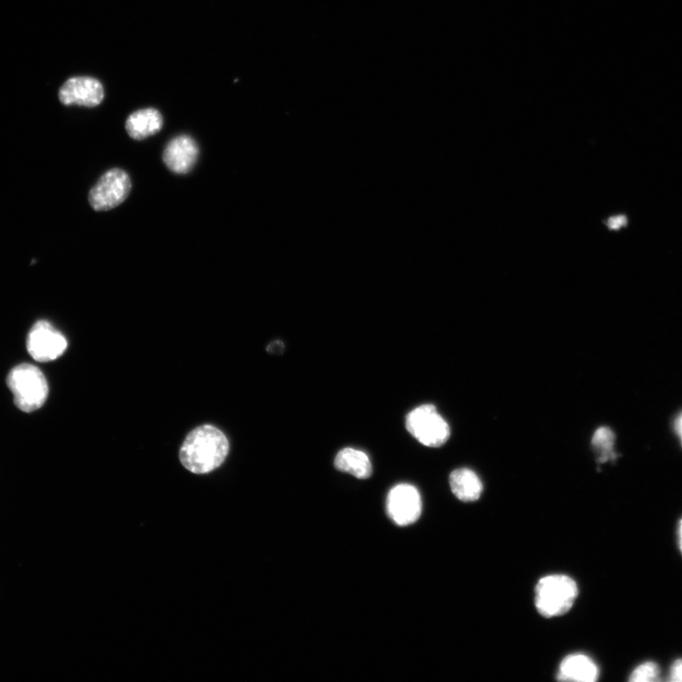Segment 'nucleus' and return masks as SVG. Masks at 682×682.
<instances>
[{"label":"nucleus","mask_w":682,"mask_h":682,"mask_svg":"<svg viewBox=\"0 0 682 682\" xmlns=\"http://www.w3.org/2000/svg\"><path fill=\"white\" fill-rule=\"evenodd\" d=\"M230 451L226 435L214 426L194 429L185 439L180 452L183 466L191 473H211L224 463Z\"/></svg>","instance_id":"obj_1"},{"label":"nucleus","mask_w":682,"mask_h":682,"mask_svg":"<svg viewBox=\"0 0 682 682\" xmlns=\"http://www.w3.org/2000/svg\"><path fill=\"white\" fill-rule=\"evenodd\" d=\"M7 385L13 395L14 405L23 412H33L46 403L49 385L41 369L28 363L11 369Z\"/></svg>","instance_id":"obj_2"},{"label":"nucleus","mask_w":682,"mask_h":682,"mask_svg":"<svg viewBox=\"0 0 682 682\" xmlns=\"http://www.w3.org/2000/svg\"><path fill=\"white\" fill-rule=\"evenodd\" d=\"M535 595L539 613L545 618H555L572 609L578 597V587L567 575H548L538 582Z\"/></svg>","instance_id":"obj_3"},{"label":"nucleus","mask_w":682,"mask_h":682,"mask_svg":"<svg viewBox=\"0 0 682 682\" xmlns=\"http://www.w3.org/2000/svg\"><path fill=\"white\" fill-rule=\"evenodd\" d=\"M406 427L410 434L428 448L442 447L451 436L449 424L432 404L411 410L406 419Z\"/></svg>","instance_id":"obj_4"},{"label":"nucleus","mask_w":682,"mask_h":682,"mask_svg":"<svg viewBox=\"0 0 682 682\" xmlns=\"http://www.w3.org/2000/svg\"><path fill=\"white\" fill-rule=\"evenodd\" d=\"M132 183L128 174L114 168L103 174L88 195L93 209L106 212L121 205L129 196Z\"/></svg>","instance_id":"obj_5"},{"label":"nucleus","mask_w":682,"mask_h":682,"mask_svg":"<svg viewBox=\"0 0 682 682\" xmlns=\"http://www.w3.org/2000/svg\"><path fill=\"white\" fill-rule=\"evenodd\" d=\"M68 348L67 338L47 321H37L27 337V350L37 362H51Z\"/></svg>","instance_id":"obj_6"},{"label":"nucleus","mask_w":682,"mask_h":682,"mask_svg":"<svg viewBox=\"0 0 682 682\" xmlns=\"http://www.w3.org/2000/svg\"><path fill=\"white\" fill-rule=\"evenodd\" d=\"M387 512L398 526L417 523L422 513V499L418 488L407 483L394 486L387 498Z\"/></svg>","instance_id":"obj_7"},{"label":"nucleus","mask_w":682,"mask_h":682,"mask_svg":"<svg viewBox=\"0 0 682 682\" xmlns=\"http://www.w3.org/2000/svg\"><path fill=\"white\" fill-rule=\"evenodd\" d=\"M105 98L101 83L93 77H77L69 78L59 92V100L65 106L95 108Z\"/></svg>","instance_id":"obj_8"},{"label":"nucleus","mask_w":682,"mask_h":682,"mask_svg":"<svg viewBox=\"0 0 682 682\" xmlns=\"http://www.w3.org/2000/svg\"><path fill=\"white\" fill-rule=\"evenodd\" d=\"M199 148L190 136L181 135L171 140L163 151L162 159L175 174L185 175L197 165Z\"/></svg>","instance_id":"obj_9"},{"label":"nucleus","mask_w":682,"mask_h":682,"mask_svg":"<svg viewBox=\"0 0 682 682\" xmlns=\"http://www.w3.org/2000/svg\"><path fill=\"white\" fill-rule=\"evenodd\" d=\"M598 666L583 654H572L562 661L557 678L563 681L595 682L598 679Z\"/></svg>","instance_id":"obj_10"},{"label":"nucleus","mask_w":682,"mask_h":682,"mask_svg":"<svg viewBox=\"0 0 682 682\" xmlns=\"http://www.w3.org/2000/svg\"><path fill=\"white\" fill-rule=\"evenodd\" d=\"M162 126L163 118L155 109H144L132 113L126 124L127 134L136 141H142L158 134Z\"/></svg>","instance_id":"obj_11"},{"label":"nucleus","mask_w":682,"mask_h":682,"mask_svg":"<svg viewBox=\"0 0 682 682\" xmlns=\"http://www.w3.org/2000/svg\"><path fill=\"white\" fill-rule=\"evenodd\" d=\"M453 494L462 501L471 502L480 499L483 485L475 472L468 468L454 470L450 476Z\"/></svg>","instance_id":"obj_12"},{"label":"nucleus","mask_w":682,"mask_h":682,"mask_svg":"<svg viewBox=\"0 0 682 682\" xmlns=\"http://www.w3.org/2000/svg\"><path fill=\"white\" fill-rule=\"evenodd\" d=\"M335 467L338 471L351 474L358 479L372 476L373 466L369 456L359 450L346 448L341 450L335 459Z\"/></svg>","instance_id":"obj_13"},{"label":"nucleus","mask_w":682,"mask_h":682,"mask_svg":"<svg viewBox=\"0 0 682 682\" xmlns=\"http://www.w3.org/2000/svg\"><path fill=\"white\" fill-rule=\"evenodd\" d=\"M615 436L612 429L602 426L597 429L592 437V447L600 455L599 462L601 464L613 459L616 456L614 452Z\"/></svg>","instance_id":"obj_14"},{"label":"nucleus","mask_w":682,"mask_h":682,"mask_svg":"<svg viewBox=\"0 0 682 682\" xmlns=\"http://www.w3.org/2000/svg\"><path fill=\"white\" fill-rule=\"evenodd\" d=\"M660 670L655 662H647L637 667L629 678L633 682H652L659 680Z\"/></svg>","instance_id":"obj_15"},{"label":"nucleus","mask_w":682,"mask_h":682,"mask_svg":"<svg viewBox=\"0 0 682 682\" xmlns=\"http://www.w3.org/2000/svg\"><path fill=\"white\" fill-rule=\"evenodd\" d=\"M670 680L674 682H682V660H678L672 665L670 672Z\"/></svg>","instance_id":"obj_16"},{"label":"nucleus","mask_w":682,"mask_h":682,"mask_svg":"<svg viewBox=\"0 0 682 682\" xmlns=\"http://www.w3.org/2000/svg\"><path fill=\"white\" fill-rule=\"evenodd\" d=\"M626 223L627 218L622 215L612 217L609 221H607V226H609V228L612 230H618L622 226H625Z\"/></svg>","instance_id":"obj_17"},{"label":"nucleus","mask_w":682,"mask_h":682,"mask_svg":"<svg viewBox=\"0 0 682 682\" xmlns=\"http://www.w3.org/2000/svg\"><path fill=\"white\" fill-rule=\"evenodd\" d=\"M284 349H285V346H284L283 343H280V341H274V343H272L268 347V351L270 353H275V354L280 353L281 352L284 351Z\"/></svg>","instance_id":"obj_18"},{"label":"nucleus","mask_w":682,"mask_h":682,"mask_svg":"<svg viewBox=\"0 0 682 682\" xmlns=\"http://www.w3.org/2000/svg\"><path fill=\"white\" fill-rule=\"evenodd\" d=\"M676 429L677 433L680 437L681 442H682V414L678 418V419L676 422Z\"/></svg>","instance_id":"obj_19"},{"label":"nucleus","mask_w":682,"mask_h":682,"mask_svg":"<svg viewBox=\"0 0 682 682\" xmlns=\"http://www.w3.org/2000/svg\"><path fill=\"white\" fill-rule=\"evenodd\" d=\"M678 543H679L680 551L682 553V520L678 527Z\"/></svg>","instance_id":"obj_20"}]
</instances>
